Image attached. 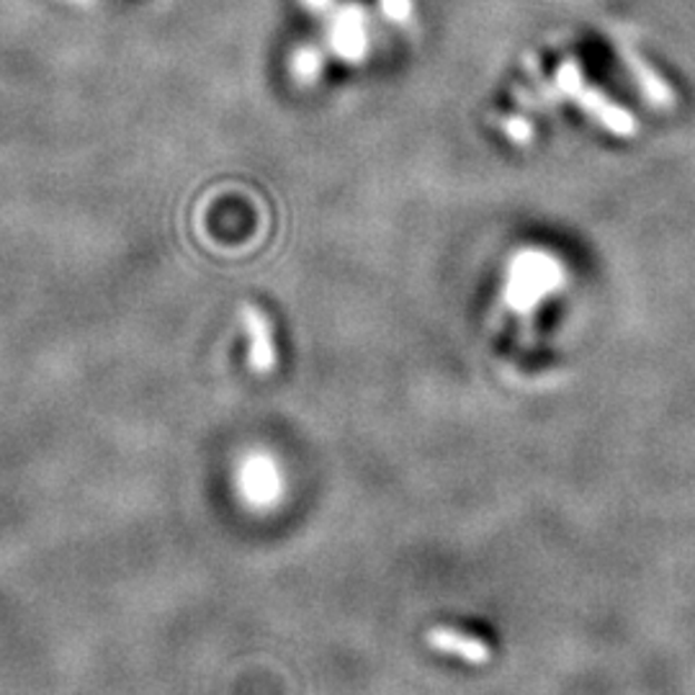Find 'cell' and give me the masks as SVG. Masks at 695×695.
<instances>
[{
    "label": "cell",
    "instance_id": "3",
    "mask_svg": "<svg viewBox=\"0 0 695 695\" xmlns=\"http://www.w3.org/2000/svg\"><path fill=\"white\" fill-rule=\"evenodd\" d=\"M327 47L337 60L348 65L361 62L369 52V27L366 13L359 3H343L333 8L327 19Z\"/></svg>",
    "mask_w": 695,
    "mask_h": 695
},
{
    "label": "cell",
    "instance_id": "10",
    "mask_svg": "<svg viewBox=\"0 0 695 695\" xmlns=\"http://www.w3.org/2000/svg\"><path fill=\"white\" fill-rule=\"evenodd\" d=\"M382 11L386 13V19L404 23L412 16V0H382Z\"/></svg>",
    "mask_w": 695,
    "mask_h": 695
},
{
    "label": "cell",
    "instance_id": "11",
    "mask_svg": "<svg viewBox=\"0 0 695 695\" xmlns=\"http://www.w3.org/2000/svg\"><path fill=\"white\" fill-rule=\"evenodd\" d=\"M302 6L312 13H330L335 8V0H302Z\"/></svg>",
    "mask_w": 695,
    "mask_h": 695
},
{
    "label": "cell",
    "instance_id": "4",
    "mask_svg": "<svg viewBox=\"0 0 695 695\" xmlns=\"http://www.w3.org/2000/svg\"><path fill=\"white\" fill-rule=\"evenodd\" d=\"M237 484L243 498L253 508H271L281 498V490H284L276 461L266 457V453H253L251 459L243 461V467L237 471Z\"/></svg>",
    "mask_w": 695,
    "mask_h": 695
},
{
    "label": "cell",
    "instance_id": "5",
    "mask_svg": "<svg viewBox=\"0 0 695 695\" xmlns=\"http://www.w3.org/2000/svg\"><path fill=\"white\" fill-rule=\"evenodd\" d=\"M243 325L251 337V369L255 374H268L276 366L271 320L258 307H243Z\"/></svg>",
    "mask_w": 695,
    "mask_h": 695
},
{
    "label": "cell",
    "instance_id": "6",
    "mask_svg": "<svg viewBox=\"0 0 695 695\" xmlns=\"http://www.w3.org/2000/svg\"><path fill=\"white\" fill-rule=\"evenodd\" d=\"M425 642L435 652H441V655L459 657L463 662H469V665H484V662H490L492 657L490 647H487L482 639L461 634L457 632V628H449V626H435L433 632H428Z\"/></svg>",
    "mask_w": 695,
    "mask_h": 695
},
{
    "label": "cell",
    "instance_id": "7",
    "mask_svg": "<svg viewBox=\"0 0 695 695\" xmlns=\"http://www.w3.org/2000/svg\"><path fill=\"white\" fill-rule=\"evenodd\" d=\"M620 57H624L626 68L632 70L636 86L642 88V94L647 96L649 104L659 106V109H669V106L675 104V94H673V88H669V82L662 78L639 52H634L632 47L624 45L620 47Z\"/></svg>",
    "mask_w": 695,
    "mask_h": 695
},
{
    "label": "cell",
    "instance_id": "9",
    "mask_svg": "<svg viewBox=\"0 0 695 695\" xmlns=\"http://www.w3.org/2000/svg\"><path fill=\"white\" fill-rule=\"evenodd\" d=\"M505 131L516 145H528L534 139V127L528 124L523 116H512V119L505 121Z\"/></svg>",
    "mask_w": 695,
    "mask_h": 695
},
{
    "label": "cell",
    "instance_id": "2",
    "mask_svg": "<svg viewBox=\"0 0 695 695\" xmlns=\"http://www.w3.org/2000/svg\"><path fill=\"white\" fill-rule=\"evenodd\" d=\"M557 88L561 96L575 101L579 109L590 116L593 121H598L600 127H606L610 135L628 139L639 131V124H636L634 116L628 114L624 106L614 104L600 88H593L590 82L585 80L583 65L577 60L561 62V68L557 70Z\"/></svg>",
    "mask_w": 695,
    "mask_h": 695
},
{
    "label": "cell",
    "instance_id": "8",
    "mask_svg": "<svg viewBox=\"0 0 695 695\" xmlns=\"http://www.w3.org/2000/svg\"><path fill=\"white\" fill-rule=\"evenodd\" d=\"M292 72H294V78L302 82V86H312V82H317L320 72H322V52L320 49L302 47L292 60Z\"/></svg>",
    "mask_w": 695,
    "mask_h": 695
},
{
    "label": "cell",
    "instance_id": "1",
    "mask_svg": "<svg viewBox=\"0 0 695 695\" xmlns=\"http://www.w3.org/2000/svg\"><path fill=\"white\" fill-rule=\"evenodd\" d=\"M567 284V271L557 255L541 247H526L516 253L505 273L502 300L512 312L531 314L539 304Z\"/></svg>",
    "mask_w": 695,
    "mask_h": 695
}]
</instances>
